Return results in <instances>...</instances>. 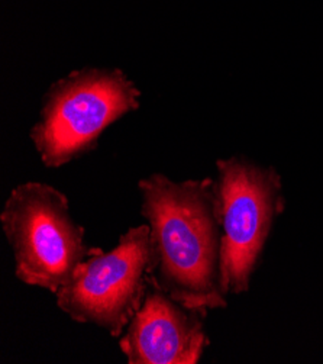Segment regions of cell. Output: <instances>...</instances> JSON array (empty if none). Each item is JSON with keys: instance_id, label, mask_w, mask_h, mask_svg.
<instances>
[{"instance_id": "6da1fadb", "label": "cell", "mask_w": 323, "mask_h": 364, "mask_svg": "<svg viewBox=\"0 0 323 364\" xmlns=\"http://www.w3.org/2000/svg\"><path fill=\"white\" fill-rule=\"evenodd\" d=\"M141 213L151 230L150 279L177 302L222 309V215L217 180L174 181L164 174L139 180Z\"/></svg>"}, {"instance_id": "7a4b0ae2", "label": "cell", "mask_w": 323, "mask_h": 364, "mask_svg": "<svg viewBox=\"0 0 323 364\" xmlns=\"http://www.w3.org/2000/svg\"><path fill=\"white\" fill-rule=\"evenodd\" d=\"M0 225L13 251L18 280L54 295L82 263L103 251L84 242V230L71 216L67 196L38 181L11 192Z\"/></svg>"}, {"instance_id": "3957f363", "label": "cell", "mask_w": 323, "mask_h": 364, "mask_svg": "<svg viewBox=\"0 0 323 364\" xmlns=\"http://www.w3.org/2000/svg\"><path fill=\"white\" fill-rule=\"evenodd\" d=\"M139 92L119 70H83L60 80L32 129L41 160L61 167L90 151L99 135L138 107Z\"/></svg>"}, {"instance_id": "277c9868", "label": "cell", "mask_w": 323, "mask_h": 364, "mask_svg": "<svg viewBox=\"0 0 323 364\" xmlns=\"http://www.w3.org/2000/svg\"><path fill=\"white\" fill-rule=\"evenodd\" d=\"M151 270V230L142 224L122 234L112 251L82 263L55 294L57 306L73 321L121 338L146 299Z\"/></svg>"}, {"instance_id": "5b68a950", "label": "cell", "mask_w": 323, "mask_h": 364, "mask_svg": "<svg viewBox=\"0 0 323 364\" xmlns=\"http://www.w3.org/2000/svg\"><path fill=\"white\" fill-rule=\"evenodd\" d=\"M222 215L221 283L225 295L249 289L278 215L284 210L280 176L239 159L218 161Z\"/></svg>"}, {"instance_id": "8992f818", "label": "cell", "mask_w": 323, "mask_h": 364, "mask_svg": "<svg viewBox=\"0 0 323 364\" xmlns=\"http://www.w3.org/2000/svg\"><path fill=\"white\" fill-rule=\"evenodd\" d=\"M206 316L207 309L177 302L150 279L119 347L129 364H197L209 346Z\"/></svg>"}]
</instances>
